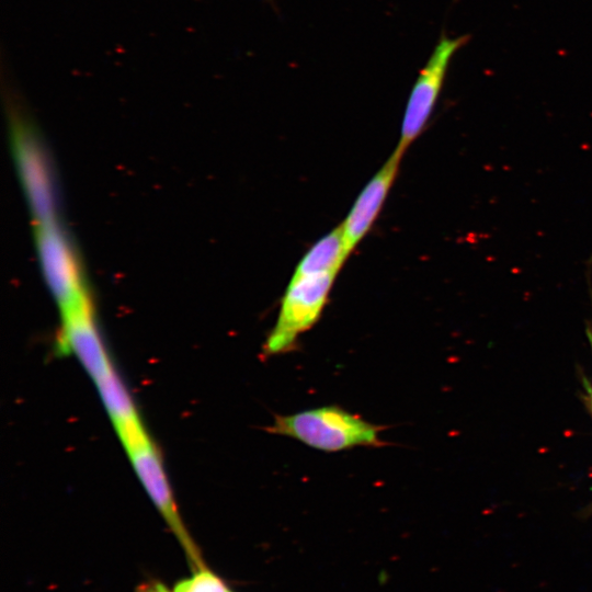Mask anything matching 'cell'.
Listing matches in <instances>:
<instances>
[{"label": "cell", "instance_id": "cell-1", "mask_svg": "<svg viewBox=\"0 0 592 592\" xmlns=\"http://www.w3.org/2000/svg\"><path fill=\"white\" fill-rule=\"evenodd\" d=\"M384 425L374 424L344 408L330 405L298 411L292 414H274L272 425L265 431L287 436L327 453L355 447H382Z\"/></svg>", "mask_w": 592, "mask_h": 592}, {"label": "cell", "instance_id": "cell-2", "mask_svg": "<svg viewBox=\"0 0 592 592\" xmlns=\"http://www.w3.org/2000/svg\"><path fill=\"white\" fill-rule=\"evenodd\" d=\"M335 275L327 272L291 278L275 325L262 344V358L297 350L300 335L318 322Z\"/></svg>", "mask_w": 592, "mask_h": 592}, {"label": "cell", "instance_id": "cell-3", "mask_svg": "<svg viewBox=\"0 0 592 592\" xmlns=\"http://www.w3.org/2000/svg\"><path fill=\"white\" fill-rule=\"evenodd\" d=\"M11 140L18 174L35 225L58 219V195L50 159L37 133L11 112Z\"/></svg>", "mask_w": 592, "mask_h": 592}, {"label": "cell", "instance_id": "cell-4", "mask_svg": "<svg viewBox=\"0 0 592 592\" xmlns=\"http://www.w3.org/2000/svg\"><path fill=\"white\" fill-rule=\"evenodd\" d=\"M35 246L44 281L61 315L91 305L78 255L58 221L35 225Z\"/></svg>", "mask_w": 592, "mask_h": 592}, {"label": "cell", "instance_id": "cell-5", "mask_svg": "<svg viewBox=\"0 0 592 592\" xmlns=\"http://www.w3.org/2000/svg\"><path fill=\"white\" fill-rule=\"evenodd\" d=\"M122 443L149 497L182 546L192 569L196 571L205 568L200 549L181 521L156 445L147 432Z\"/></svg>", "mask_w": 592, "mask_h": 592}, {"label": "cell", "instance_id": "cell-6", "mask_svg": "<svg viewBox=\"0 0 592 592\" xmlns=\"http://www.w3.org/2000/svg\"><path fill=\"white\" fill-rule=\"evenodd\" d=\"M468 41V35L441 36L412 87L397 146L400 151L405 152L424 129L441 93L451 60Z\"/></svg>", "mask_w": 592, "mask_h": 592}, {"label": "cell", "instance_id": "cell-7", "mask_svg": "<svg viewBox=\"0 0 592 592\" xmlns=\"http://www.w3.org/2000/svg\"><path fill=\"white\" fill-rule=\"evenodd\" d=\"M57 344L62 353L76 356L94 384L116 372L95 323L91 305L61 315Z\"/></svg>", "mask_w": 592, "mask_h": 592}, {"label": "cell", "instance_id": "cell-8", "mask_svg": "<svg viewBox=\"0 0 592 592\" xmlns=\"http://www.w3.org/2000/svg\"><path fill=\"white\" fill-rule=\"evenodd\" d=\"M403 152L395 149L391 156L364 186L341 224L345 252H350L363 239L375 221L397 175Z\"/></svg>", "mask_w": 592, "mask_h": 592}, {"label": "cell", "instance_id": "cell-9", "mask_svg": "<svg viewBox=\"0 0 592 592\" xmlns=\"http://www.w3.org/2000/svg\"><path fill=\"white\" fill-rule=\"evenodd\" d=\"M348 254L341 227H337L312 244L298 262L292 277L339 272Z\"/></svg>", "mask_w": 592, "mask_h": 592}, {"label": "cell", "instance_id": "cell-10", "mask_svg": "<svg viewBox=\"0 0 592 592\" xmlns=\"http://www.w3.org/2000/svg\"><path fill=\"white\" fill-rule=\"evenodd\" d=\"M172 592H231L225 582L206 567L179 581Z\"/></svg>", "mask_w": 592, "mask_h": 592}, {"label": "cell", "instance_id": "cell-11", "mask_svg": "<svg viewBox=\"0 0 592 592\" xmlns=\"http://www.w3.org/2000/svg\"><path fill=\"white\" fill-rule=\"evenodd\" d=\"M136 592H172L167 589L164 584L159 581L151 580L139 584Z\"/></svg>", "mask_w": 592, "mask_h": 592}, {"label": "cell", "instance_id": "cell-12", "mask_svg": "<svg viewBox=\"0 0 592 592\" xmlns=\"http://www.w3.org/2000/svg\"><path fill=\"white\" fill-rule=\"evenodd\" d=\"M587 335H588V339L592 349V323L588 326ZM591 405H592V392H591Z\"/></svg>", "mask_w": 592, "mask_h": 592}]
</instances>
